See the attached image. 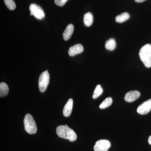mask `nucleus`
<instances>
[{"label":"nucleus","mask_w":151,"mask_h":151,"mask_svg":"<svg viewBox=\"0 0 151 151\" xmlns=\"http://www.w3.org/2000/svg\"><path fill=\"white\" fill-rule=\"evenodd\" d=\"M73 100L72 99H69L63 109V113L65 117H68L70 116L73 109Z\"/></svg>","instance_id":"10"},{"label":"nucleus","mask_w":151,"mask_h":151,"mask_svg":"<svg viewBox=\"0 0 151 151\" xmlns=\"http://www.w3.org/2000/svg\"><path fill=\"white\" fill-rule=\"evenodd\" d=\"M84 51V47L80 44H77L73 46L70 47L68 50V55L70 56H75L80 54Z\"/></svg>","instance_id":"9"},{"label":"nucleus","mask_w":151,"mask_h":151,"mask_svg":"<svg viewBox=\"0 0 151 151\" xmlns=\"http://www.w3.org/2000/svg\"><path fill=\"white\" fill-rule=\"evenodd\" d=\"M145 1H146V0H135V1L137 3L143 2Z\"/></svg>","instance_id":"20"},{"label":"nucleus","mask_w":151,"mask_h":151,"mask_svg":"<svg viewBox=\"0 0 151 151\" xmlns=\"http://www.w3.org/2000/svg\"><path fill=\"white\" fill-rule=\"evenodd\" d=\"M112 103H113L112 98L111 97H107L100 104L99 108L100 109H105V108H108V107L111 106Z\"/></svg>","instance_id":"16"},{"label":"nucleus","mask_w":151,"mask_h":151,"mask_svg":"<svg viewBox=\"0 0 151 151\" xmlns=\"http://www.w3.org/2000/svg\"><path fill=\"white\" fill-rule=\"evenodd\" d=\"M9 91L8 86L4 82L0 84V97H4L7 95Z\"/></svg>","instance_id":"14"},{"label":"nucleus","mask_w":151,"mask_h":151,"mask_svg":"<svg viewBox=\"0 0 151 151\" xmlns=\"http://www.w3.org/2000/svg\"><path fill=\"white\" fill-rule=\"evenodd\" d=\"M68 0H55V3L59 6H63L65 4Z\"/></svg>","instance_id":"19"},{"label":"nucleus","mask_w":151,"mask_h":151,"mask_svg":"<svg viewBox=\"0 0 151 151\" xmlns=\"http://www.w3.org/2000/svg\"><path fill=\"white\" fill-rule=\"evenodd\" d=\"M57 134L60 138L69 140L70 142H74L77 139L75 132L68 127L61 125L57 128Z\"/></svg>","instance_id":"1"},{"label":"nucleus","mask_w":151,"mask_h":151,"mask_svg":"<svg viewBox=\"0 0 151 151\" xmlns=\"http://www.w3.org/2000/svg\"><path fill=\"white\" fill-rule=\"evenodd\" d=\"M74 30V26L72 24H69L66 27V28L63 34L64 40H68L73 34Z\"/></svg>","instance_id":"11"},{"label":"nucleus","mask_w":151,"mask_h":151,"mask_svg":"<svg viewBox=\"0 0 151 151\" xmlns=\"http://www.w3.org/2000/svg\"><path fill=\"white\" fill-rule=\"evenodd\" d=\"M103 92V89H102L101 85L98 84L96 86V88L94 89L93 95L92 96L93 99H95L99 97L102 94Z\"/></svg>","instance_id":"17"},{"label":"nucleus","mask_w":151,"mask_h":151,"mask_svg":"<svg viewBox=\"0 0 151 151\" xmlns=\"http://www.w3.org/2000/svg\"><path fill=\"white\" fill-rule=\"evenodd\" d=\"M111 145V142L108 140H100L95 143L94 150V151H108Z\"/></svg>","instance_id":"6"},{"label":"nucleus","mask_w":151,"mask_h":151,"mask_svg":"<svg viewBox=\"0 0 151 151\" xmlns=\"http://www.w3.org/2000/svg\"><path fill=\"white\" fill-rule=\"evenodd\" d=\"M24 129L28 134H35L37 132V127L35 121L30 114H27L24 120Z\"/></svg>","instance_id":"3"},{"label":"nucleus","mask_w":151,"mask_h":151,"mask_svg":"<svg viewBox=\"0 0 151 151\" xmlns=\"http://www.w3.org/2000/svg\"><path fill=\"white\" fill-rule=\"evenodd\" d=\"M140 58L146 67H151V45L147 44L142 47L139 52Z\"/></svg>","instance_id":"2"},{"label":"nucleus","mask_w":151,"mask_h":151,"mask_svg":"<svg viewBox=\"0 0 151 151\" xmlns=\"http://www.w3.org/2000/svg\"><path fill=\"white\" fill-rule=\"evenodd\" d=\"M148 142L149 144L151 145V136L149 137L148 139Z\"/></svg>","instance_id":"21"},{"label":"nucleus","mask_w":151,"mask_h":151,"mask_svg":"<svg viewBox=\"0 0 151 151\" xmlns=\"http://www.w3.org/2000/svg\"><path fill=\"white\" fill-rule=\"evenodd\" d=\"M50 81V75L47 70L40 74L39 78L38 86L40 92H45Z\"/></svg>","instance_id":"4"},{"label":"nucleus","mask_w":151,"mask_h":151,"mask_svg":"<svg viewBox=\"0 0 151 151\" xmlns=\"http://www.w3.org/2000/svg\"><path fill=\"white\" fill-rule=\"evenodd\" d=\"M93 22V17L91 13L87 12L84 14V22L86 27H90L92 25Z\"/></svg>","instance_id":"12"},{"label":"nucleus","mask_w":151,"mask_h":151,"mask_svg":"<svg viewBox=\"0 0 151 151\" xmlns=\"http://www.w3.org/2000/svg\"><path fill=\"white\" fill-rule=\"evenodd\" d=\"M151 110V99L141 104L137 109V112L141 115H145Z\"/></svg>","instance_id":"7"},{"label":"nucleus","mask_w":151,"mask_h":151,"mask_svg":"<svg viewBox=\"0 0 151 151\" xmlns=\"http://www.w3.org/2000/svg\"><path fill=\"white\" fill-rule=\"evenodd\" d=\"M140 93L137 90L131 91L127 92L125 95L124 99L125 101L127 102L131 103L138 99L140 96Z\"/></svg>","instance_id":"8"},{"label":"nucleus","mask_w":151,"mask_h":151,"mask_svg":"<svg viewBox=\"0 0 151 151\" xmlns=\"http://www.w3.org/2000/svg\"><path fill=\"white\" fill-rule=\"evenodd\" d=\"M29 8L31 15L34 16L38 19H42L45 17L44 12L40 6L32 4L30 5Z\"/></svg>","instance_id":"5"},{"label":"nucleus","mask_w":151,"mask_h":151,"mask_svg":"<svg viewBox=\"0 0 151 151\" xmlns=\"http://www.w3.org/2000/svg\"><path fill=\"white\" fill-rule=\"evenodd\" d=\"M130 17V15L128 13H123L116 17V21L117 22L121 23L127 21V20L129 19Z\"/></svg>","instance_id":"13"},{"label":"nucleus","mask_w":151,"mask_h":151,"mask_svg":"<svg viewBox=\"0 0 151 151\" xmlns=\"http://www.w3.org/2000/svg\"><path fill=\"white\" fill-rule=\"evenodd\" d=\"M4 2L8 8L11 10H13L16 7L15 3L14 0H4Z\"/></svg>","instance_id":"18"},{"label":"nucleus","mask_w":151,"mask_h":151,"mask_svg":"<svg viewBox=\"0 0 151 151\" xmlns=\"http://www.w3.org/2000/svg\"><path fill=\"white\" fill-rule=\"evenodd\" d=\"M105 48L108 50H113L116 47V42L115 40L111 38L106 41L105 44Z\"/></svg>","instance_id":"15"}]
</instances>
